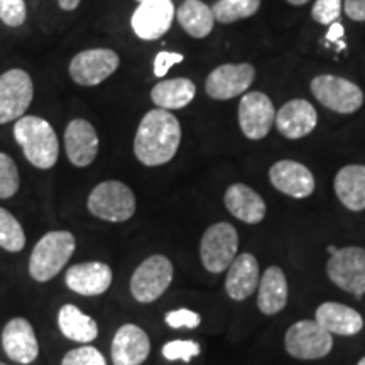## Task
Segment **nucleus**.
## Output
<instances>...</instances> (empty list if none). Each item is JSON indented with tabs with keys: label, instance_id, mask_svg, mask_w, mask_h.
<instances>
[{
	"label": "nucleus",
	"instance_id": "f257e3e1",
	"mask_svg": "<svg viewBox=\"0 0 365 365\" xmlns=\"http://www.w3.org/2000/svg\"><path fill=\"white\" fill-rule=\"evenodd\" d=\"M180 144V120L170 110L154 108L140 120L134 139V154L144 166H163L176 156Z\"/></svg>",
	"mask_w": 365,
	"mask_h": 365
},
{
	"label": "nucleus",
	"instance_id": "f03ea898",
	"mask_svg": "<svg viewBox=\"0 0 365 365\" xmlns=\"http://www.w3.org/2000/svg\"><path fill=\"white\" fill-rule=\"evenodd\" d=\"M14 137L27 161L38 170H51L58 163L59 143L56 132L44 118L36 115L21 117L14 125Z\"/></svg>",
	"mask_w": 365,
	"mask_h": 365
},
{
	"label": "nucleus",
	"instance_id": "7ed1b4c3",
	"mask_svg": "<svg viewBox=\"0 0 365 365\" xmlns=\"http://www.w3.org/2000/svg\"><path fill=\"white\" fill-rule=\"evenodd\" d=\"M76 249V239L71 232L56 230L46 234L34 245L29 259V274L34 281L48 282L66 266Z\"/></svg>",
	"mask_w": 365,
	"mask_h": 365
},
{
	"label": "nucleus",
	"instance_id": "20e7f679",
	"mask_svg": "<svg viewBox=\"0 0 365 365\" xmlns=\"http://www.w3.org/2000/svg\"><path fill=\"white\" fill-rule=\"evenodd\" d=\"M88 212L100 220L122 223L130 220L135 213V195L125 182L103 181L90 191Z\"/></svg>",
	"mask_w": 365,
	"mask_h": 365
},
{
	"label": "nucleus",
	"instance_id": "39448f33",
	"mask_svg": "<svg viewBox=\"0 0 365 365\" xmlns=\"http://www.w3.org/2000/svg\"><path fill=\"white\" fill-rule=\"evenodd\" d=\"M173 276H175V267L166 255H150L132 274L130 293L139 303H154L171 286Z\"/></svg>",
	"mask_w": 365,
	"mask_h": 365
},
{
	"label": "nucleus",
	"instance_id": "423d86ee",
	"mask_svg": "<svg viewBox=\"0 0 365 365\" xmlns=\"http://www.w3.org/2000/svg\"><path fill=\"white\" fill-rule=\"evenodd\" d=\"M239 250V234L227 222L210 225L200 242V259L203 267L212 274H220L230 267Z\"/></svg>",
	"mask_w": 365,
	"mask_h": 365
},
{
	"label": "nucleus",
	"instance_id": "0eeeda50",
	"mask_svg": "<svg viewBox=\"0 0 365 365\" xmlns=\"http://www.w3.org/2000/svg\"><path fill=\"white\" fill-rule=\"evenodd\" d=\"M286 352L298 360H318L333 349V335L317 319H301L287 328L284 335Z\"/></svg>",
	"mask_w": 365,
	"mask_h": 365
},
{
	"label": "nucleus",
	"instance_id": "6e6552de",
	"mask_svg": "<svg viewBox=\"0 0 365 365\" xmlns=\"http://www.w3.org/2000/svg\"><path fill=\"white\" fill-rule=\"evenodd\" d=\"M312 93L333 112L354 113L364 105V91L350 80L335 75H319L312 80Z\"/></svg>",
	"mask_w": 365,
	"mask_h": 365
},
{
	"label": "nucleus",
	"instance_id": "1a4fd4ad",
	"mask_svg": "<svg viewBox=\"0 0 365 365\" xmlns=\"http://www.w3.org/2000/svg\"><path fill=\"white\" fill-rule=\"evenodd\" d=\"M327 274L330 281L345 293L354 296L365 294V249L350 247L339 249L327 264Z\"/></svg>",
	"mask_w": 365,
	"mask_h": 365
},
{
	"label": "nucleus",
	"instance_id": "9d476101",
	"mask_svg": "<svg viewBox=\"0 0 365 365\" xmlns=\"http://www.w3.org/2000/svg\"><path fill=\"white\" fill-rule=\"evenodd\" d=\"M34 97V85L29 73L19 68L0 76V124L24 117Z\"/></svg>",
	"mask_w": 365,
	"mask_h": 365
},
{
	"label": "nucleus",
	"instance_id": "9b49d317",
	"mask_svg": "<svg viewBox=\"0 0 365 365\" xmlns=\"http://www.w3.org/2000/svg\"><path fill=\"white\" fill-rule=\"evenodd\" d=\"M120 65V58L113 49H86L76 54L70 63V76L81 86H95L112 76Z\"/></svg>",
	"mask_w": 365,
	"mask_h": 365
},
{
	"label": "nucleus",
	"instance_id": "f8f14e48",
	"mask_svg": "<svg viewBox=\"0 0 365 365\" xmlns=\"http://www.w3.org/2000/svg\"><path fill=\"white\" fill-rule=\"evenodd\" d=\"M254 78L255 70L249 63H227L210 73L205 90L215 100H230L247 91Z\"/></svg>",
	"mask_w": 365,
	"mask_h": 365
},
{
	"label": "nucleus",
	"instance_id": "ddd939ff",
	"mask_svg": "<svg viewBox=\"0 0 365 365\" xmlns=\"http://www.w3.org/2000/svg\"><path fill=\"white\" fill-rule=\"evenodd\" d=\"M276 120L271 98L262 91L245 93L239 105V125L250 140H261L269 134Z\"/></svg>",
	"mask_w": 365,
	"mask_h": 365
},
{
	"label": "nucleus",
	"instance_id": "4468645a",
	"mask_svg": "<svg viewBox=\"0 0 365 365\" xmlns=\"http://www.w3.org/2000/svg\"><path fill=\"white\" fill-rule=\"evenodd\" d=\"M175 19V6L171 0H143L132 14V29L137 38L154 41L170 31Z\"/></svg>",
	"mask_w": 365,
	"mask_h": 365
},
{
	"label": "nucleus",
	"instance_id": "2eb2a0df",
	"mask_svg": "<svg viewBox=\"0 0 365 365\" xmlns=\"http://www.w3.org/2000/svg\"><path fill=\"white\" fill-rule=\"evenodd\" d=\"M272 186L291 198H308L314 191V176L304 164L291 159L277 161L269 170Z\"/></svg>",
	"mask_w": 365,
	"mask_h": 365
},
{
	"label": "nucleus",
	"instance_id": "dca6fc26",
	"mask_svg": "<svg viewBox=\"0 0 365 365\" xmlns=\"http://www.w3.org/2000/svg\"><path fill=\"white\" fill-rule=\"evenodd\" d=\"M4 352L12 362L33 364L39 355V345L33 325L26 318H12L2 330Z\"/></svg>",
	"mask_w": 365,
	"mask_h": 365
},
{
	"label": "nucleus",
	"instance_id": "f3484780",
	"mask_svg": "<svg viewBox=\"0 0 365 365\" xmlns=\"http://www.w3.org/2000/svg\"><path fill=\"white\" fill-rule=\"evenodd\" d=\"M113 365H140L150 354V340L143 328L125 323L115 331L112 340Z\"/></svg>",
	"mask_w": 365,
	"mask_h": 365
},
{
	"label": "nucleus",
	"instance_id": "a211bd4d",
	"mask_svg": "<svg viewBox=\"0 0 365 365\" xmlns=\"http://www.w3.org/2000/svg\"><path fill=\"white\" fill-rule=\"evenodd\" d=\"M113 274L105 262L90 261L71 266L66 271L65 282L73 293L81 296H100L107 293L112 284Z\"/></svg>",
	"mask_w": 365,
	"mask_h": 365
},
{
	"label": "nucleus",
	"instance_id": "6ab92c4d",
	"mask_svg": "<svg viewBox=\"0 0 365 365\" xmlns=\"http://www.w3.org/2000/svg\"><path fill=\"white\" fill-rule=\"evenodd\" d=\"M98 135L95 127L85 118H75L65 130L66 156L73 166L86 168L97 159Z\"/></svg>",
	"mask_w": 365,
	"mask_h": 365
},
{
	"label": "nucleus",
	"instance_id": "aec40b11",
	"mask_svg": "<svg viewBox=\"0 0 365 365\" xmlns=\"http://www.w3.org/2000/svg\"><path fill=\"white\" fill-rule=\"evenodd\" d=\"M317 122L318 113L313 105L303 98H296L282 105L281 110L276 113L274 124L286 139H301L312 134Z\"/></svg>",
	"mask_w": 365,
	"mask_h": 365
},
{
	"label": "nucleus",
	"instance_id": "412c9836",
	"mask_svg": "<svg viewBox=\"0 0 365 365\" xmlns=\"http://www.w3.org/2000/svg\"><path fill=\"white\" fill-rule=\"evenodd\" d=\"M259 281H261V274H259L257 259L249 252L237 255L230 267L227 269L225 291L228 298L245 301L255 293Z\"/></svg>",
	"mask_w": 365,
	"mask_h": 365
},
{
	"label": "nucleus",
	"instance_id": "4be33fe9",
	"mask_svg": "<svg viewBox=\"0 0 365 365\" xmlns=\"http://www.w3.org/2000/svg\"><path fill=\"white\" fill-rule=\"evenodd\" d=\"M223 203L237 220L249 223V225L261 223L267 212L262 196L244 182L228 186L223 196Z\"/></svg>",
	"mask_w": 365,
	"mask_h": 365
},
{
	"label": "nucleus",
	"instance_id": "5701e85b",
	"mask_svg": "<svg viewBox=\"0 0 365 365\" xmlns=\"http://www.w3.org/2000/svg\"><path fill=\"white\" fill-rule=\"evenodd\" d=\"M314 319L328 333L339 336H354L364 328V318L357 309L341 303H333V301L319 304L314 313Z\"/></svg>",
	"mask_w": 365,
	"mask_h": 365
},
{
	"label": "nucleus",
	"instance_id": "b1692460",
	"mask_svg": "<svg viewBox=\"0 0 365 365\" xmlns=\"http://www.w3.org/2000/svg\"><path fill=\"white\" fill-rule=\"evenodd\" d=\"M287 304V279L281 267L271 266L264 271L259 281L257 308L266 314L274 317L281 313Z\"/></svg>",
	"mask_w": 365,
	"mask_h": 365
},
{
	"label": "nucleus",
	"instance_id": "393cba45",
	"mask_svg": "<svg viewBox=\"0 0 365 365\" xmlns=\"http://www.w3.org/2000/svg\"><path fill=\"white\" fill-rule=\"evenodd\" d=\"M335 193L345 208L352 212L365 210V166L349 164L335 176Z\"/></svg>",
	"mask_w": 365,
	"mask_h": 365
},
{
	"label": "nucleus",
	"instance_id": "a878e982",
	"mask_svg": "<svg viewBox=\"0 0 365 365\" xmlns=\"http://www.w3.org/2000/svg\"><path fill=\"white\" fill-rule=\"evenodd\" d=\"M58 327L66 339L78 344H90L98 336V325L75 304H65L58 313Z\"/></svg>",
	"mask_w": 365,
	"mask_h": 365
},
{
	"label": "nucleus",
	"instance_id": "bb28decb",
	"mask_svg": "<svg viewBox=\"0 0 365 365\" xmlns=\"http://www.w3.org/2000/svg\"><path fill=\"white\" fill-rule=\"evenodd\" d=\"M196 95V86L188 78L164 80L154 86L150 91V98L164 110H180L191 103Z\"/></svg>",
	"mask_w": 365,
	"mask_h": 365
},
{
	"label": "nucleus",
	"instance_id": "cd10ccee",
	"mask_svg": "<svg viewBox=\"0 0 365 365\" xmlns=\"http://www.w3.org/2000/svg\"><path fill=\"white\" fill-rule=\"evenodd\" d=\"M176 17L185 33L195 39L207 38L215 24L213 11L202 0H185L176 11Z\"/></svg>",
	"mask_w": 365,
	"mask_h": 365
},
{
	"label": "nucleus",
	"instance_id": "c85d7f7f",
	"mask_svg": "<svg viewBox=\"0 0 365 365\" xmlns=\"http://www.w3.org/2000/svg\"><path fill=\"white\" fill-rule=\"evenodd\" d=\"M261 7V0H218L212 7L215 21L220 24H232V22L252 17Z\"/></svg>",
	"mask_w": 365,
	"mask_h": 365
},
{
	"label": "nucleus",
	"instance_id": "c756f323",
	"mask_svg": "<svg viewBox=\"0 0 365 365\" xmlns=\"http://www.w3.org/2000/svg\"><path fill=\"white\" fill-rule=\"evenodd\" d=\"M0 247L7 252H21L26 247V232L16 217L0 207Z\"/></svg>",
	"mask_w": 365,
	"mask_h": 365
},
{
	"label": "nucleus",
	"instance_id": "7c9ffc66",
	"mask_svg": "<svg viewBox=\"0 0 365 365\" xmlns=\"http://www.w3.org/2000/svg\"><path fill=\"white\" fill-rule=\"evenodd\" d=\"M21 176L14 159L6 153H0V200L12 198L19 191Z\"/></svg>",
	"mask_w": 365,
	"mask_h": 365
},
{
	"label": "nucleus",
	"instance_id": "2f4dec72",
	"mask_svg": "<svg viewBox=\"0 0 365 365\" xmlns=\"http://www.w3.org/2000/svg\"><path fill=\"white\" fill-rule=\"evenodd\" d=\"M163 357L170 362L182 360V362H191V359L198 357L202 352V346L195 340H171L163 346Z\"/></svg>",
	"mask_w": 365,
	"mask_h": 365
},
{
	"label": "nucleus",
	"instance_id": "473e14b6",
	"mask_svg": "<svg viewBox=\"0 0 365 365\" xmlns=\"http://www.w3.org/2000/svg\"><path fill=\"white\" fill-rule=\"evenodd\" d=\"M61 365H107V360L95 346H80L65 354Z\"/></svg>",
	"mask_w": 365,
	"mask_h": 365
},
{
	"label": "nucleus",
	"instance_id": "72a5a7b5",
	"mask_svg": "<svg viewBox=\"0 0 365 365\" xmlns=\"http://www.w3.org/2000/svg\"><path fill=\"white\" fill-rule=\"evenodd\" d=\"M27 7L24 0H0V21L9 27H19L26 22Z\"/></svg>",
	"mask_w": 365,
	"mask_h": 365
},
{
	"label": "nucleus",
	"instance_id": "f704fd0d",
	"mask_svg": "<svg viewBox=\"0 0 365 365\" xmlns=\"http://www.w3.org/2000/svg\"><path fill=\"white\" fill-rule=\"evenodd\" d=\"M341 14V0H317L312 9V17L319 24H333Z\"/></svg>",
	"mask_w": 365,
	"mask_h": 365
},
{
	"label": "nucleus",
	"instance_id": "c9c22d12",
	"mask_svg": "<svg viewBox=\"0 0 365 365\" xmlns=\"http://www.w3.org/2000/svg\"><path fill=\"white\" fill-rule=\"evenodd\" d=\"M164 322H166L168 327L171 328H190V330H195V328L200 327L202 323V317H200L196 312H191V309L181 308V309H173L164 317Z\"/></svg>",
	"mask_w": 365,
	"mask_h": 365
},
{
	"label": "nucleus",
	"instance_id": "e433bc0d",
	"mask_svg": "<svg viewBox=\"0 0 365 365\" xmlns=\"http://www.w3.org/2000/svg\"><path fill=\"white\" fill-rule=\"evenodd\" d=\"M185 61V56L181 53H171V51H161L158 53L156 59H154V75L158 78L166 76V73L171 70V66L178 65V63Z\"/></svg>",
	"mask_w": 365,
	"mask_h": 365
},
{
	"label": "nucleus",
	"instance_id": "4c0bfd02",
	"mask_svg": "<svg viewBox=\"0 0 365 365\" xmlns=\"http://www.w3.org/2000/svg\"><path fill=\"white\" fill-rule=\"evenodd\" d=\"M345 14L349 19L365 22V0H345Z\"/></svg>",
	"mask_w": 365,
	"mask_h": 365
},
{
	"label": "nucleus",
	"instance_id": "58836bf2",
	"mask_svg": "<svg viewBox=\"0 0 365 365\" xmlns=\"http://www.w3.org/2000/svg\"><path fill=\"white\" fill-rule=\"evenodd\" d=\"M344 26H341L340 22H333L330 33H328V41H339L341 36H344Z\"/></svg>",
	"mask_w": 365,
	"mask_h": 365
},
{
	"label": "nucleus",
	"instance_id": "ea45409f",
	"mask_svg": "<svg viewBox=\"0 0 365 365\" xmlns=\"http://www.w3.org/2000/svg\"><path fill=\"white\" fill-rule=\"evenodd\" d=\"M81 0H58L59 7L63 9V11H75L76 7L80 6Z\"/></svg>",
	"mask_w": 365,
	"mask_h": 365
},
{
	"label": "nucleus",
	"instance_id": "a19ab883",
	"mask_svg": "<svg viewBox=\"0 0 365 365\" xmlns=\"http://www.w3.org/2000/svg\"><path fill=\"white\" fill-rule=\"evenodd\" d=\"M289 4H293V6H304V4L309 2V0H287Z\"/></svg>",
	"mask_w": 365,
	"mask_h": 365
},
{
	"label": "nucleus",
	"instance_id": "79ce46f5",
	"mask_svg": "<svg viewBox=\"0 0 365 365\" xmlns=\"http://www.w3.org/2000/svg\"><path fill=\"white\" fill-rule=\"evenodd\" d=\"M327 250H328V254H330V255H333V254H335V252H336V250H339V249H336V247H335V245H333V244H330V245H328V247H327Z\"/></svg>",
	"mask_w": 365,
	"mask_h": 365
},
{
	"label": "nucleus",
	"instance_id": "37998d69",
	"mask_svg": "<svg viewBox=\"0 0 365 365\" xmlns=\"http://www.w3.org/2000/svg\"><path fill=\"white\" fill-rule=\"evenodd\" d=\"M357 365H365V357H362V359H360L359 360V364Z\"/></svg>",
	"mask_w": 365,
	"mask_h": 365
},
{
	"label": "nucleus",
	"instance_id": "c03bdc74",
	"mask_svg": "<svg viewBox=\"0 0 365 365\" xmlns=\"http://www.w3.org/2000/svg\"><path fill=\"white\" fill-rule=\"evenodd\" d=\"M0 365H7V364L6 362H0Z\"/></svg>",
	"mask_w": 365,
	"mask_h": 365
},
{
	"label": "nucleus",
	"instance_id": "a18cd8bd",
	"mask_svg": "<svg viewBox=\"0 0 365 365\" xmlns=\"http://www.w3.org/2000/svg\"><path fill=\"white\" fill-rule=\"evenodd\" d=\"M139 2H143V0H139Z\"/></svg>",
	"mask_w": 365,
	"mask_h": 365
}]
</instances>
